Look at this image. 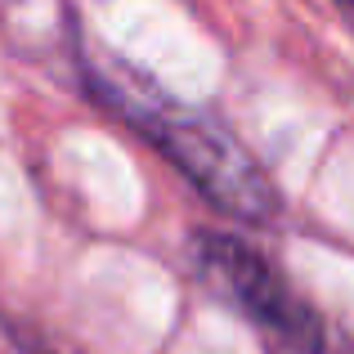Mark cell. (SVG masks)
Here are the masks:
<instances>
[{"mask_svg":"<svg viewBox=\"0 0 354 354\" xmlns=\"http://www.w3.org/2000/svg\"><path fill=\"white\" fill-rule=\"evenodd\" d=\"M99 90L113 104V113L126 117L216 211L242 220V225H274L283 198L269 184L265 166L238 144L229 126H220L211 113L171 104L153 86L126 77V72L121 77L104 72Z\"/></svg>","mask_w":354,"mask_h":354,"instance_id":"6da1fadb","label":"cell"},{"mask_svg":"<svg viewBox=\"0 0 354 354\" xmlns=\"http://www.w3.org/2000/svg\"><path fill=\"white\" fill-rule=\"evenodd\" d=\"M193 256H198L202 274L216 283V292H225L229 301L256 323L260 332L278 341L292 354H323V323L301 296L287 287V278L265 260V251H256L238 234H198L193 238Z\"/></svg>","mask_w":354,"mask_h":354,"instance_id":"7a4b0ae2","label":"cell"},{"mask_svg":"<svg viewBox=\"0 0 354 354\" xmlns=\"http://www.w3.org/2000/svg\"><path fill=\"white\" fill-rule=\"evenodd\" d=\"M346 18H354V5H346Z\"/></svg>","mask_w":354,"mask_h":354,"instance_id":"3957f363","label":"cell"}]
</instances>
